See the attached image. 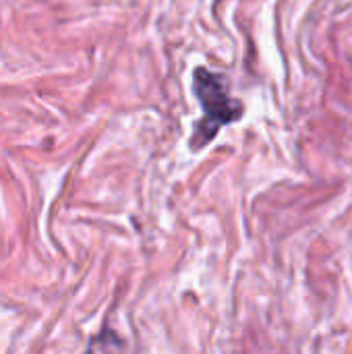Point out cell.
Returning a JSON list of instances; mask_svg holds the SVG:
<instances>
[{
  "label": "cell",
  "mask_w": 352,
  "mask_h": 354,
  "mask_svg": "<svg viewBox=\"0 0 352 354\" xmlns=\"http://www.w3.org/2000/svg\"><path fill=\"white\" fill-rule=\"evenodd\" d=\"M193 87L203 108V120L197 122L191 145L195 149L207 145L224 124H230L243 116V104L230 97L228 79L220 73H212L199 66L193 75Z\"/></svg>",
  "instance_id": "cell-1"
}]
</instances>
